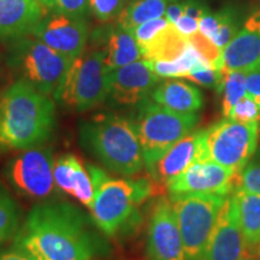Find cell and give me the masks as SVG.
I'll list each match as a JSON object with an SVG mask.
<instances>
[{
	"label": "cell",
	"mask_w": 260,
	"mask_h": 260,
	"mask_svg": "<svg viewBox=\"0 0 260 260\" xmlns=\"http://www.w3.org/2000/svg\"><path fill=\"white\" fill-rule=\"evenodd\" d=\"M12 247L35 260H92L99 243L77 207L51 201L32 207Z\"/></svg>",
	"instance_id": "6da1fadb"
},
{
	"label": "cell",
	"mask_w": 260,
	"mask_h": 260,
	"mask_svg": "<svg viewBox=\"0 0 260 260\" xmlns=\"http://www.w3.org/2000/svg\"><path fill=\"white\" fill-rule=\"evenodd\" d=\"M54 128L53 100L28 81L17 80L0 92V152L41 146Z\"/></svg>",
	"instance_id": "7a4b0ae2"
},
{
	"label": "cell",
	"mask_w": 260,
	"mask_h": 260,
	"mask_svg": "<svg viewBox=\"0 0 260 260\" xmlns=\"http://www.w3.org/2000/svg\"><path fill=\"white\" fill-rule=\"evenodd\" d=\"M80 142L104 167L121 176H134L145 167L144 151L134 122L104 113L84 122Z\"/></svg>",
	"instance_id": "3957f363"
},
{
	"label": "cell",
	"mask_w": 260,
	"mask_h": 260,
	"mask_svg": "<svg viewBox=\"0 0 260 260\" xmlns=\"http://www.w3.org/2000/svg\"><path fill=\"white\" fill-rule=\"evenodd\" d=\"M94 187L90 210L94 224L106 236L116 235L135 213L136 207L153 194V184L147 178H111L103 169L87 167Z\"/></svg>",
	"instance_id": "277c9868"
},
{
	"label": "cell",
	"mask_w": 260,
	"mask_h": 260,
	"mask_svg": "<svg viewBox=\"0 0 260 260\" xmlns=\"http://www.w3.org/2000/svg\"><path fill=\"white\" fill-rule=\"evenodd\" d=\"M199 119L198 113L172 111L149 96L140 103L133 122L144 151L145 167H151L169 148L193 132Z\"/></svg>",
	"instance_id": "5b68a950"
},
{
	"label": "cell",
	"mask_w": 260,
	"mask_h": 260,
	"mask_svg": "<svg viewBox=\"0 0 260 260\" xmlns=\"http://www.w3.org/2000/svg\"><path fill=\"white\" fill-rule=\"evenodd\" d=\"M10 65L38 90L54 96L73 63L70 58L32 35L16 38L10 50Z\"/></svg>",
	"instance_id": "8992f818"
},
{
	"label": "cell",
	"mask_w": 260,
	"mask_h": 260,
	"mask_svg": "<svg viewBox=\"0 0 260 260\" xmlns=\"http://www.w3.org/2000/svg\"><path fill=\"white\" fill-rule=\"evenodd\" d=\"M102 50L81 54L65 74L54 99L76 112L88 111L109 99V79Z\"/></svg>",
	"instance_id": "52a82bcc"
},
{
	"label": "cell",
	"mask_w": 260,
	"mask_h": 260,
	"mask_svg": "<svg viewBox=\"0 0 260 260\" xmlns=\"http://www.w3.org/2000/svg\"><path fill=\"white\" fill-rule=\"evenodd\" d=\"M232 195V194H230ZM225 195H188L171 200L183 241L184 259L205 260Z\"/></svg>",
	"instance_id": "ba28073f"
},
{
	"label": "cell",
	"mask_w": 260,
	"mask_h": 260,
	"mask_svg": "<svg viewBox=\"0 0 260 260\" xmlns=\"http://www.w3.org/2000/svg\"><path fill=\"white\" fill-rule=\"evenodd\" d=\"M259 122L224 118L206 129V153L228 169L240 172L256 153Z\"/></svg>",
	"instance_id": "9c48e42d"
},
{
	"label": "cell",
	"mask_w": 260,
	"mask_h": 260,
	"mask_svg": "<svg viewBox=\"0 0 260 260\" xmlns=\"http://www.w3.org/2000/svg\"><path fill=\"white\" fill-rule=\"evenodd\" d=\"M52 151L32 147L10 159L5 175L14 189L30 199H46L56 190Z\"/></svg>",
	"instance_id": "30bf717a"
},
{
	"label": "cell",
	"mask_w": 260,
	"mask_h": 260,
	"mask_svg": "<svg viewBox=\"0 0 260 260\" xmlns=\"http://www.w3.org/2000/svg\"><path fill=\"white\" fill-rule=\"evenodd\" d=\"M239 172L213 160H200L191 164L180 175L168 182L169 199L188 195H225L229 197L236 188Z\"/></svg>",
	"instance_id": "8fae6325"
},
{
	"label": "cell",
	"mask_w": 260,
	"mask_h": 260,
	"mask_svg": "<svg viewBox=\"0 0 260 260\" xmlns=\"http://www.w3.org/2000/svg\"><path fill=\"white\" fill-rule=\"evenodd\" d=\"M146 255L148 260H186L176 212L168 198L158 199L152 210L146 239Z\"/></svg>",
	"instance_id": "7c38bea8"
},
{
	"label": "cell",
	"mask_w": 260,
	"mask_h": 260,
	"mask_svg": "<svg viewBox=\"0 0 260 260\" xmlns=\"http://www.w3.org/2000/svg\"><path fill=\"white\" fill-rule=\"evenodd\" d=\"M109 79V99L119 106H138L160 82L149 60L140 59L111 71Z\"/></svg>",
	"instance_id": "4fadbf2b"
},
{
	"label": "cell",
	"mask_w": 260,
	"mask_h": 260,
	"mask_svg": "<svg viewBox=\"0 0 260 260\" xmlns=\"http://www.w3.org/2000/svg\"><path fill=\"white\" fill-rule=\"evenodd\" d=\"M30 35L74 60L80 57L86 48L88 24L82 17H73L56 12L45 18Z\"/></svg>",
	"instance_id": "5bb4252c"
},
{
	"label": "cell",
	"mask_w": 260,
	"mask_h": 260,
	"mask_svg": "<svg viewBox=\"0 0 260 260\" xmlns=\"http://www.w3.org/2000/svg\"><path fill=\"white\" fill-rule=\"evenodd\" d=\"M209 160L206 153V129L195 130L177 141L147 170L152 180L167 184L194 162Z\"/></svg>",
	"instance_id": "9a60e30c"
},
{
	"label": "cell",
	"mask_w": 260,
	"mask_h": 260,
	"mask_svg": "<svg viewBox=\"0 0 260 260\" xmlns=\"http://www.w3.org/2000/svg\"><path fill=\"white\" fill-rule=\"evenodd\" d=\"M233 194L228 197L214 228L205 260H240L247 252Z\"/></svg>",
	"instance_id": "2e32d148"
},
{
	"label": "cell",
	"mask_w": 260,
	"mask_h": 260,
	"mask_svg": "<svg viewBox=\"0 0 260 260\" xmlns=\"http://www.w3.org/2000/svg\"><path fill=\"white\" fill-rule=\"evenodd\" d=\"M47 14L41 0H0V38L32 34Z\"/></svg>",
	"instance_id": "e0dca14e"
},
{
	"label": "cell",
	"mask_w": 260,
	"mask_h": 260,
	"mask_svg": "<svg viewBox=\"0 0 260 260\" xmlns=\"http://www.w3.org/2000/svg\"><path fill=\"white\" fill-rule=\"evenodd\" d=\"M223 70L251 71L260 68V30L243 27L222 51Z\"/></svg>",
	"instance_id": "ac0fdd59"
},
{
	"label": "cell",
	"mask_w": 260,
	"mask_h": 260,
	"mask_svg": "<svg viewBox=\"0 0 260 260\" xmlns=\"http://www.w3.org/2000/svg\"><path fill=\"white\" fill-rule=\"evenodd\" d=\"M151 99L172 111L198 113L204 107V95L193 84L177 79H168L152 90Z\"/></svg>",
	"instance_id": "d6986e66"
},
{
	"label": "cell",
	"mask_w": 260,
	"mask_h": 260,
	"mask_svg": "<svg viewBox=\"0 0 260 260\" xmlns=\"http://www.w3.org/2000/svg\"><path fill=\"white\" fill-rule=\"evenodd\" d=\"M102 52L107 73H111L136 60L144 59L133 31L119 24H116L107 30L104 37Z\"/></svg>",
	"instance_id": "ffe728a7"
},
{
	"label": "cell",
	"mask_w": 260,
	"mask_h": 260,
	"mask_svg": "<svg viewBox=\"0 0 260 260\" xmlns=\"http://www.w3.org/2000/svg\"><path fill=\"white\" fill-rule=\"evenodd\" d=\"M189 46L188 38L182 35L175 24L169 23L141 48L144 59L149 61L175 60Z\"/></svg>",
	"instance_id": "44dd1931"
},
{
	"label": "cell",
	"mask_w": 260,
	"mask_h": 260,
	"mask_svg": "<svg viewBox=\"0 0 260 260\" xmlns=\"http://www.w3.org/2000/svg\"><path fill=\"white\" fill-rule=\"evenodd\" d=\"M237 218L249 248H255L260 242V195L243 190H234Z\"/></svg>",
	"instance_id": "7402d4cb"
},
{
	"label": "cell",
	"mask_w": 260,
	"mask_h": 260,
	"mask_svg": "<svg viewBox=\"0 0 260 260\" xmlns=\"http://www.w3.org/2000/svg\"><path fill=\"white\" fill-rule=\"evenodd\" d=\"M168 0H133L117 18V24L133 30L145 22L164 17Z\"/></svg>",
	"instance_id": "603a6c76"
},
{
	"label": "cell",
	"mask_w": 260,
	"mask_h": 260,
	"mask_svg": "<svg viewBox=\"0 0 260 260\" xmlns=\"http://www.w3.org/2000/svg\"><path fill=\"white\" fill-rule=\"evenodd\" d=\"M154 73L161 79H183L195 65L209 63L195 48L189 44L187 50L175 60L151 61ZM210 64V63H209Z\"/></svg>",
	"instance_id": "cb8c5ba5"
},
{
	"label": "cell",
	"mask_w": 260,
	"mask_h": 260,
	"mask_svg": "<svg viewBox=\"0 0 260 260\" xmlns=\"http://www.w3.org/2000/svg\"><path fill=\"white\" fill-rule=\"evenodd\" d=\"M224 71V79L218 93H222V112L228 118L240 99L246 94L245 71Z\"/></svg>",
	"instance_id": "d4e9b609"
},
{
	"label": "cell",
	"mask_w": 260,
	"mask_h": 260,
	"mask_svg": "<svg viewBox=\"0 0 260 260\" xmlns=\"http://www.w3.org/2000/svg\"><path fill=\"white\" fill-rule=\"evenodd\" d=\"M19 209L9 194V191L0 184V245L11 239L18 232Z\"/></svg>",
	"instance_id": "484cf974"
},
{
	"label": "cell",
	"mask_w": 260,
	"mask_h": 260,
	"mask_svg": "<svg viewBox=\"0 0 260 260\" xmlns=\"http://www.w3.org/2000/svg\"><path fill=\"white\" fill-rule=\"evenodd\" d=\"M74 195L81 204L92 210L94 203V187L88 170L83 167L82 161L75 155L74 176H73Z\"/></svg>",
	"instance_id": "4316f807"
},
{
	"label": "cell",
	"mask_w": 260,
	"mask_h": 260,
	"mask_svg": "<svg viewBox=\"0 0 260 260\" xmlns=\"http://www.w3.org/2000/svg\"><path fill=\"white\" fill-rule=\"evenodd\" d=\"M235 190L260 195V152H256L246 167L239 172Z\"/></svg>",
	"instance_id": "83f0119b"
},
{
	"label": "cell",
	"mask_w": 260,
	"mask_h": 260,
	"mask_svg": "<svg viewBox=\"0 0 260 260\" xmlns=\"http://www.w3.org/2000/svg\"><path fill=\"white\" fill-rule=\"evenodd\" d=\"M223 11V19L220 23L218 30L211 41L219 48L220 51L224 50V47L236 37L239 32V27H237L236 16L234 14L233 10L224 9Z\"/></svg>",
	"instance_id": "f1b7e54d"
},
{
	"label": "cell",
	"mask_w": 260,
	"mask_h": 260,
	"mask_svg": "<svg viewBox=\"0 0 260 260\" xmlns=\"http://www.w3.org/2000/svg\"><path fill=\"white\" fill-rule=\"evenodd\" d=\"M125 0H89V11L100 22L118 18L124 9Z\"/></svg>",
	"instance_id": "f546056e"
},
{
	"label": "cell",
	"mask_w": 260,
	"mask_h": 260,
	"mask_svg": "<svg viewBox=\"0 0 260 260\" xmlns=\"http://www.w3.org/2000/svg\"><path fill=\"white\" fill-rule=\"evenodd\" d=\"M48 10L73 17H83L89 11V0H41Z\"/></svg>",
	"instance_id": "4dcf8cb0"
},
{
	"label": "cell",
	"mask_w": 260,
	"mask_h": 260,
	"mask_svg": "<svg viewBox=\"0 0 260 260\" xmlns=\"http://www.w3.org/2000/svg\"><path fill=\"white\" fill-rule=\"evenodd\" d=\"M228 118L235 119L240 122H259L260 121V107L248 94H245L240 99L230 112Z\"/></svg>",
	"instance_id": "1f68e13d"
},
{
	"label": "cell",
	"mask_w": 260,
	"mask_h": 260,
	"mask_svg": "<svg viewBox=\"0 0 260 260\" xmlns=\"http://www.w3.org/2000/svg\"><path fill=\"white\" fill-rule=\"evenodd\" d=\"M222 19L223 11L216 12V14L207 12L199 19V31L206 38H209L210 40H212L222 23Z\"/></svg>",
	"instance_id": "d6a6232c"
},
{
	"label": "cell",
	"mask_w": 260,
	"mask_h": 260,
	"mask_svg": "<svg viewBox=\"0 0 260 260\" xmlns=\"http://www.w3.org/2000/svg\"><path fill=\"white\" fill-rule=\"evenodd\" d=\"M246 93L260 107V68L246 73Z\"/></svg>",
	"instance_id": "836d02e7"
},
{
	"label": "cell",
	"mask_w": 260,
	"mask_h": 260,
	"mask_svg": "<svg viewBox=\"0 0 260 260\" xmlns=\"http://www.w3.org/2000/svg\"><path fill=\"white\" fill-rule=\"evenodd\" d=\"M175 27L177 28V30L182 35H184L186 38H189L197 31H199V21L189 17V16L183 15L181 18L177 19V22L175 23Z\"/></svg>",
	"instance_id": "e575fe53"
},
{
	"label": "cell",
	"mask_w": 260,
	"mask_h": 260,
	"mask_svg": "<svg viewBox=\"0 0 260 260\" xmlns=\"http://www.w3.org/2000/svg\"><path fill=\"white\" fill-rule=\"evenodd\" d=\"M182 4H183V15L189 16V17L198 19V21H199L205 14L209 12L206 6H205L203 3H200L199 0H186V2H183Z\"/></svg>",
	"instance_id": "d590c367"
},
{
	"label": "cell",
	"mask_w": 260,
	"mask_h": 260,
	"mask_svg": "<svg viewBox=\"0 0 260 260\" xmlns=\"http://www.w3.org/2000/svg\"><path fill=\"white\" fill-rule=\"evenodd\" d=\"M182 16H183V4L182 3H172V4L168 5L164 17L170 23L175 24L177 22V19L181 18Z\"/></svg>",
	"instance_id": "8d00e7d4"
},
{
	"label": "cell",
	"mask_w": 260,
	"mask_h": 260,
	"mask_svg": "<svg viewBox=\"0 0 260 260\" xmlns=\"http://www.w3.org/2000/svg\"><path fill=\"white\" fill-rule=\"evenodd\" d=\"M0 260H35L27 253L21 251V249L12 247L8 251L0 252Z\"/></svg>",
	"instance_id": "74e56055"
},
{
	"label": "cell",
	"mask_w": 260,
	"mask_h": 260,
	"mask_svg": "<svg viewBox=\"0 0 260 260\" xmlns=\"http://www.w3.org/2000/svg\"><path fill=\"white\" fill-rule=\"evenodd\" d=\"M240 260H258L255 254V248H248L247 252L243 254V256Z\"/></svg>",
	"instance_id": "f35d334b"
},
{
	"label": "cell",
	"mask_w": 260,
	"mask_h": 260,
	"mask_svg": "<svg viewBox=\"0 0 260 260\" xmlns=\"http://www.w3.org/2000/svg\"><path fill=\"white\" fill-rule=\"evenodd\" d=\"M255 254H256V259L260 260V242L258 243V246L255 247Z\"/></svg>",
	"instance_id": "ab89813d"
},
{
	"label": "cell",
	"mask_w": 260,
	"mask_h": 260,
	"mask_svg": "<svg viewBox=\"0 0 260 260\" xmlns=\"http://www.w3.org/2000/svg\"><path fill=\"white\" fill-rule=\"evenodd\" d=\"M259 135H260V121H259Z\"/></svg>",
	"instance_id": "60d3db41"
}]
</instances>
